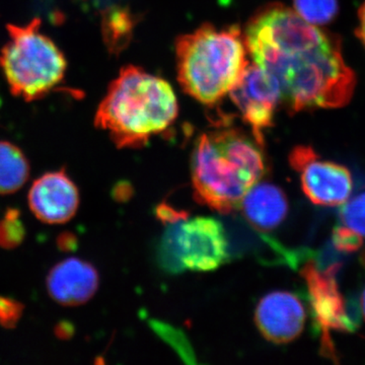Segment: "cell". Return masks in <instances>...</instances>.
Segmentation results:
<instances>
[{"label": "cell", "mask_w": 365, "mask_h": 365, "mask_svg": "<svg viewBox=\"0 0 365 365\" xmlns=\"http://www.w3.org/2000/svg\"><path fill=\"white\" fill-rule=\"evenodd\" d=\"M254 63L277 79L281 102L292 113L336 109L351 100L356 86L339 38L304 21L281 4L262 7L244 34Z\"/></svg>", "instance_id": "1"}, {"label": "cell", "mask_w": 365, "mask_h": 365, "mask_svg": "<svg viewBox=\"0 0 365 365\" xmlns=\"http://www.w3.org/2000/svg\"><path fill=\"white\" fill-rule=\"evenodd\" d=\"M263 144L235 128L199 136L192 155L196 198L222 213L241 207L244 197L266 172Z\"/></svg>", "instance_id": "2"}, {"label": "cell", "mask_w": 365, "mask_h": 365, "mask_svg": "<svg viewBox=\"0 0 365 365\" xmlns=\"http://www.w3.org/2000/svg\"><path fill=\"white\" fill-rule=\"evenodd\" d=\"M178 110L176 95L168 81L130 66L110 85L95 122L119 148H139L169 128Z\"/></svg>", "instance_id": "3"}, {"label": "cell", "mask_w": 365, "mask_h": 365, "mask_svg": "<svg viewBox=\"0 0 365 365\" xmlns=\"http://www.w3.org/2000/svg\"><path fill=\"white\" fill-rule=\"evenodd\" d=\"M176 55L182 90L205 105L225 98L249 66L245 37L237 26L203 25L179 38Z\"/></svg>", "instance_id": "4"}, {"label": "cell", "mask_w": 365, "mask_h": 365, "mask_svg": "<svg viewBox=\"0 0 365 365\" xmlns=\"http://www.w3.org/2000/svg\"><path fill=\"white\" fill-rule=\"evenodd\" d=\"M41 21L7 26L9 40L0 53V67L11 93L26 102L47 95L64 78L66 60L49 37L41 33Z\"/></svg>", "instance_id": "5"}, {"label": "cell", "mask_w": 365, "mask_h": 365, "mask_svg": "<svg viewBox=\"0 0 365 365\" xmlns=\"http://www.w3.org/2000/svg\"><path fill=\"white\" fill-rule=\"evenodd\" d=\"M230 259L222 223L206 216L168 222L157 250L158 265L173 275L186 270H215Z\"/></svg>", "instance_id": "6"}, {"label": "cell", "mask_w": 365, "mask_h": 365, "mask_svg": "<svg viewBox=\"0 0 365 365\" xmlns=\"http://www.w3.org/2000/svg\"><path fill=\"white\" fill-rule=\"evenodd\" d=\"M339 269V264L319 270L314 263H307L300 271L307 282L314 322L321 332L322 351L333 360L336 354L331 331L353 332L356 329L336 280Z\"/></svg>", "instance_id": "7"}, {"label": "cell", "mask_w": 365, "mask_h": 365, "mask_svg": "<svg viewBox=\"0 0 365 365\" xmlns=\"http://www.w3.org/2000/svg\"><path fill=\"white\" fill-rule=\"evenodd\" d=\"M289 163L299 173L304 195L319 206L343 205L353 189L349 170L339 163L319 160L311 146H297L290 153Z\"/></svg>", "instance_id": "8"}, {"label": "cell", "mask_w": 365, "mask_h": 365, "mask_svg": "<svg viewBox=\"0 0 365 365\" xmlns=\"http://www.w3.org/2000/svg\"><path fill=\"white\" fill-rule=\"evenodd\" d=\"M230 93L244 121L252 127L255 138L264 144L263 132L272 126L276 108L281 102L277 79L257 64H249Z\"/></svg>", "instance_id": "9"}, {"label": "cell", "mask_w": 365, "mask_h": 365, "mask_svg": "<svg viewBox=\"0 0 365 365\" xmlns=\"http://www.w3.org/2000/svg\"><path fill=\"white\" fill-rule=\"evenodd\" d=\"M307 312L297 295L274 292L263 297L255 312V322L264 337L275 344L292 342L304 331Z\"/></svg>", "instance_id": "10"}, {"label": "cell", "mask_w": 365, "mask_h": 365, "mask_svg": "<svg viewBox=\"0 0 365 365\" xmlns=\"http://www.w3.org/2000/svg\"><path fill=\"white\" fill-rule=\"evenodd\" d=\"M29 206L38 220L49 225L69 222L78 211L79 193L64 170L47 173L34 182Z\"/></svg>", "instance_id": "11"}, {"label": "cell", "mask_w": 365, "mask_h": 365, "mask_svg": "<svg viewBox=\"0 0 365 365\" xmlns=\"http://www.w3.org/2000/svg\"><path fill=\"white\" fill-rule=\"evenodd\" d=\"M98 283L97 269L88 262L76 258L60 262L47 277L50 297L66 307L86 304L97 292Z\"/></svg>", "instance_id": "12"}, {"label": "cell", "mask_w": 365, "mask_h": 365, "mask_svg": "<svg viewBox=\"0 0 365 365\" xmlns=\"http://www.w3.org/2000/svg\"><path fill=\"white\" fill-rule=\"evenodd\" d=\"M242 213L253 227L262 230L279 227L287 217L289 204L284 192L270 182H257L244 197Z\"/></svg>", "instance_id": "13"}, {"label": "cell", "mask_w": 365, "mask_h": 365, "mask_svg": "<svg viewBox=\"0 0 365 365\" xmlns=\"http://www.w3.org/2000/svg\"><path fill=\"white\" fill-rule=\"evenodd\" d=\"M29 177L30 165L23 151L9 141H0V195L19 191Z\"/></svg>", "instance_id": "14"}, {"label": "cell", "mask_w": 365, "mask_h": 365, "mask_svg": "<svg viewBox=\"0 0 365 365\" xmlns=\"http://www.w3.org/2000/svg\"><path fill=\"white\" fill-rule=\"evenodd\" d=\"M294 11L300 18L313 24L325 25L338 11L337 0H294Z\"/></svg>", "instance_id": "15"}, {"label": "cell", "mask_w": 365, "mask_h": 365, "mask_svg": "<svg viewBox=\"0 0 365 365\" xmlns=\"http://www.w3.org/2000/svg\"><path fill=\"white\" fill-rule=\"evenodd\" d=\"M25 235V227L20 222V211L9 209L4 220H0V247L16 248L23 242Z\"/></svg>", "instance_id": "16"}, {"label": "cell", "mask_w": 365, "mask_h": 365, "mask_svg": "<svg viewBox=\"0 0 365 365\" xmlns=\"http://www.w3.org/2000/svg\"><path fill=\"white\" fill-rule=\"evenodd\" d=\"M340 220L344 227L365 237V193L343 204Z\"/></svg>", "instance_id": "17"}, {"label": "cell", "mask_w": 365, "mask_h": 365, "mask_svg": "<svg viewBox=\"0 0 365 365\" xmlns=\"http://www.w3.org/2000/svg\"><path fill=\"white\" fill-rule=\"evenodd\" d=\"M333 242L336 249L350 253L357 251L362 246V237L354 230L343 225L334 230Z\"/></svg>", "instance_id": "18"}, {"label": "cell", "mask_w": 365, "mask_h": 365, "mask_svg": "<svg viewBox=\"0 0 365 365\" xmlns=\"http://www.w3.org/2000/svg\"><path fill=\"white\" fill-rule=\"evenodd\" d=\"M24 306L14 300L0 297V324L6 328H14L21 319Z\"/></svg>", "instance_id": "19"}, {"label": "cell", "mask_w": 365, "mask_h": 365, "mask_svg": "<svg viewBox=\"0 0 365 365\" xmlns=\"http://www.w3.org/2000/svg\"><path fill=\"white\" fill-rule=\"evenodd\" d=\"M357 37L362 41L365 46V1L364 6L360 7L359 11V26L357 29Z\"/></svg>", "instance_id": "20"}, {"label": "cell", "mask_w": 365, "mask_h": 365, "mask_svg": "<svg viewBox=\"0 0 365 365\" xmlns=\"http://www.w3.org/2000/svg\"><path fill=\"white\" fill-rule=\"evenodd\" d=\"M73 237L72 235H61L58 239V246L60 249L68 250L73 248Z\"/></svg>", "instance_id": "21"}, {"label": "cell", "mask_w": 365, "mask_h": 365, "mask_svg": "<svg viewBox=\"0 0 365 365\" xmlns=\"http://www.w3.org/2000/svg\"><path fill=\"white\" fill-rule=\"evenodd\" d=\"M360 306H361L362 314H364L365 319V289L364 292H362L361 299H360Z\"/></svg>", "instance_id": "22"}]
</instances>
